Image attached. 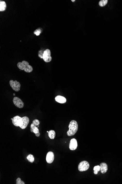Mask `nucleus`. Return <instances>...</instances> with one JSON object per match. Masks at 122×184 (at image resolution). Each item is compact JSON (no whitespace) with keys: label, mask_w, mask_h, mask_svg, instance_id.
I'll return each instance as SVG.
<instances>
[{"label":"nucleus","mask_w":122,"mask_h":184,"mask_svg":"<svg viewBox=\"0 0 122 184\" xmlns=\"http://www.w3.org/2000/svg\"><path fill=\"white\" fill-rule=\"evenodd\" d=\"M13 124L17 127H19L22 129H25L29 122V119L28 117L24 116L22 118L19 116H15L12 119Z\"/></svg>","instance_id":"nucleus-1"},{"label":"nucleus","mask_w":122,"mask_h":184,"mask_svg":"<svg viewBox=\"0 0 122 184\" xmlns=\"http://www.w3.org/2000/svg\"><path fill=\"white\" fill-rule=\"evenodd\" d=\"M69 130L67 132V134L68 136H71L75 134L78 128V123L75 120H72L69 123Z\"/></svg>","instance_id":"nucleus-2"},{"label":"nucleus","mask_w":122,"mask_h":184,"mask_svg":"<svg viewBox=\"0 0 122 184\" xmlns=\"http://www.w3.org/2000/svg\"><path fill=\"white\" fill-rule=\"evenodd\" d=\"M17 67L21 70H24L26 72L30 73L33 71L32 66L29 65L28 62L23 61L22 62H18L17 64Z\"/></svg>","instance_id":"nucleus-3"},{"label":"nucleus","mask_w":122,"mask_h":184,"mask_svg":"<svg viewBox=\"0 0 122 184\" xmlns=\"http://www.w3.org/2000/svg\"><path fill=\"white\" fill-rule=\"evenodd\" d=\"M89 167V163L86 161H81L78 165V170L80 172H84L87 171Z\"/></svg>","instance_id":"nucleus-4"},{"label":"nucleus","mask_w":122,"mask_h":184,"mask_svg":"<svg viewBox=\"0 0 122 184\" xmlns=\"http://www.w3.org/2000/svg\"><path fill=\"white\" fill-rule=\"evenodd\" d=\"M9 83L10 86L14 91L16 92L19 91L21 87V84L19 82H18L17 81H14L12 80H11Z\"/></svg>","instance_id":"nucleus-5"},{"label":"nucleus","mask_w":122,"mask_h":184,"mask_svg":"<svg viewBox=\"0 0 122 184\" xmlns=\"http://www.w3.org/2000/svg\"><path fill=\"white\" fill-rule=\"evenodd\" d=\"M51 53L49 49H47L44 51L43 55V59L46 62H49L52 60V58L51 57Z\"/></svg>","instance_id":"nucleus-6"},{"label":"nucleus","mask_w":122,"mask_h":184,"mask_svg":"<svg viewBox=\"0 0 122 184\" xmlns=\"http://www.w3.org/2000/svg\"><path fill=\"white\" fill-rule=\"evenodd\" d=\"M13 102L14 104L18 108H21L24 107V103L22 100L18 97H15L13 100Z\"/></svg>","instance_id":"nucleus-7"},{"label":"nucleus","mask_w":122,"mask_h":184,"mask_svg":"<svg viewBox=\"0 0 122 184\" xmlns=\"http://www.w3.org/2000/svg\"><path fill=\"white\" fill-rule=\"evenodd\" d=\"M78 147V143L76 139H73L70 140L69 144V148L71 150H75L77 149Z\"/></svg>","instance_id":"nucleus-8"},{"label":"nucleus","mask_w":122,"mask_h":184,"mask_svg":"<svg viewBox=\"0 0 122 184\" xmlns=\"http://www.w3.org/2000/svg\"><path fill=\"white\" fill-rule=\"evenodd\" d=\"M46 161L48 164H51L54 160V153L52 152H48L46 156Z\"/></svg>","instance_id":"nucleus-9"},{"label":"nucleus","mask_w":122,"mask_h":184,"mask_svg":"<svg viewBox=\"0 0 122 184\" xmlns=\"http://www.w3.org/2000/svg\"><path fill=\"white\" fill-rule=\"evenodd\" d=\"M100 171L101 173L104 174L107 172L108 170V166L106 164L104 163H102L100 164Z\"/></svg>","instance_id":"nucleus-10"},{"label":"nucleus","mask_w":122,"mask_h":184,"mask_svg":"<svg viewBox=\"0 0 122 184\" xmlns=\"http://www.w3.org/2000/svg\"><path fill=\"white\" fill-rule=\"evenodd\" d=\"M55 100L56 102H59V103H61V104H64V103H65L66 101H67L65 97L61 96H57L56 97Z\"/></svg>","instance_id":"nucleus-11"},{"label":"nucleus","mask_w":122,"mask_h":184,"mask_svg":"<svg viewBox=\"0 0 122 184\" xmlns=\"http://www.w3.org/2000/svg\"><path fill=\"white\" fill-rule=\"evenodd\" d=\"M30 131L32 133H34L35 134L39 132V129L34 125L33 123H32L30 125Z\"/></svg>","instance_id":"nucleus-12"},{"label":"nucleus","mask_w":122,"mask_h":184,"mask_svg":"<svg viewBox=\"0 0 122 184\" xmlns=\"http://www.w3.org/2000/svg\"><path fill=\"white\" fill-rule=\"evenodd\" d=\"M6 8V5L5 2L3 1H0V11H4Z\"/></svg>","instance_id":"nucleus-13"},{"label":"nucleus","mask_w":122,"mask_h":184,"mask_svg":"<svg viewBox=\"0 0 122 184\" xmlns=\"http://www.w3.org/2000/svg\"><path fill=\"white\" fill-rule=\"evenodd\" d=\"M48 136L51 139H55L56 136V133L55 131L53 130H50L48 132Z\"/></svg>","instance_id":"nucleus-14"},{"label":"nucleus","mask_w":122,"mask_h":184,"mask_svg":"<svg viewBox=\"0 0 122 184\" xmlns=\"http://www.w3.org/2000/svg\"><path fill=\"white\" fill-rule=\"evenodd\" d=\"M108 1L107 0H101L99 2V5L101 7H104L107 4Z\"/></svg>","instance_id":"nucleus-15"},{"label":"nucleus","mask_w":122,"mask_h":184,"mask_svg":"<svg viewBox=\"0 0 122 184\" xmlns=\"http://www.w3.org/2000/svg\"><path fill=\"white\" fill-rule=\"evenodd\" d=\"M27 159L29 162L31 163H33L34 161V157L32 154L29 155L27 157Z\"/></svg>","instance_id":"nucleus-16"},{"label":"nucleus","mask_w":122,"mask_h":184,"mask_svg":"<svg viewBox=\"0 0 122 184\" xmlns=\"http://www.w3.org/2000/svg\"><path fill=\"white\" fill-rule=\"evenodd\" d=\"M93 170L94 171V174H98V172L100 171V166L97 165L94 166Z\"/></svg>","instance_id":"nucleus-17"},{"label":"nucleus","mask_w":122,"mask_h":184,"mask_svg":"<svg viewBox=\"0 0 122 184\" xmlns=\"http://www.w3.org/2000/svg\"><path fill=\"white\" fill-rule=\"evenodd\" d=\"M42 30L41 28H39L37 29L34 32V34H36L37 36H39L40 33L42 32Z\"/></svg>","instance_id":"nucleus-18"},{"label":"nucleus","mask_w":122,"mask_h":184,"mask_svg":"<svg viewBox=\"0 0 122 184\" xmlns=\"http://www.w3.org/2000/svg\"><path fill=\"white\" fill-rule=\"evenodd\" d=\"M34 125L37 126H39L40 123V122L39 121V120H37V119H36V120H34L33 121V123Z\"/></svg>","instance_id":"nucleus-19"},{"label":"nucleus","mask_w":122,"mask_h":184,"mask_svg":"<svg viewBox=\"0 0 122 184\" xmlns=\"http://www.w3.org/2000/svg\"><path fill=\"white\" fill-rule=\"evenodd\" d=\"M16 184H24V183L23 181L21 180V179L20 178H17L16 180Z\"/></svg>","instance_id":"nucleus-20"},{"label":"nucleus","mask_w":122,"mask_h":184,"mask_svg":"<svg viewBox=\"0 0 122 184\" xmlns=\"http://www.w3.org/2000/svg\"><path fill=\"white\" fill-rule=\"evenodd\" d=\"M44 51H40L39 53V56L40 58L41 59H43V53H44Z\"/></svg>","instance_id":"nucleus-21"},{"label":"nucleus","mask_w":122,"mask_h":184,"mask_svg":"<svg viewBox=\"0 0 122 184\" xmlns=\"http://www.w3.org/2000/svg\"><path fill=\"white\" fill-rule=\"evenodd\" d=\"M35 134H36V136L37 137H39L40 136V132H39V133H37Z\"/></svg>","instance_id":"nucleus-22"},{"label":"nucleus","mask_w":122,"mask_h":184,"mask_svg":"<svg viewBox=\"0 0 122 184\" xmlns=\"http://www.w3.org/2000/svg\"><path fill=\"white\" fill-rule=\"evenodd\" d=\"M75 1V0H71V1H72V2H74Z\"/></svg>","instance_id":"nucleus-23"},{"label":"nucleus","mask_w":122,"mask_h":184,"mask_svg":"<svg viewBox=\"0 0 122 184\" xmlns=\"http://www.w3.org/2000/svg\"><path fill=\"white\" fill-rule=\"evenodd\" d=\"M15 95H16V94H15V93H13L14 96H15Z\"/></svg>","instance_id":"nucleus-24"},{"label":"nucleus","mask_w":122,"mask_h":184,"mask_svg":"<svg viewBox=\"0 0 122 184\" xmlns=\"http://www.w3.org/2000/svg\"><path fill=\"white\" fill-rule=\"evenodd\" d=\"M48 132H49V131H47V132H48Z\"/></svg>","instance_id":"nucleus-25"}]
</instances>
